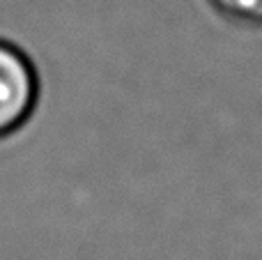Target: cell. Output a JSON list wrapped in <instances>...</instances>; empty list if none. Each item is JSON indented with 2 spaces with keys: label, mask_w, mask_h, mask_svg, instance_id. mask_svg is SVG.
<instances>
[{
  "label": "cell",
  "mask_w": 262,
  "mask_h": 260,
  "mask_svg": "<svg viewBox=\"0 0 262 260\" xmlns=\"http://www.w3.org/2000/svg\"><path fill=\"white\" fill-rule=\"evenodd\" d=\"M39 101V76L32 60L12 41L0 39V141L32 118Z\"/></svg>",
  "instance_id": "obj_1"
},
{
  "label": "cell",
  "mask_w": 262,
  "mask_h": 260,
  "mask_svg": "<svg viewBox=\"0 0 262 260\" xmlns=\"http://www.w3.org/2000/svg\"><path fill=\"white\" fill-rule=\"evenodd\" d=\"M228 18L249 26H262V0H209Z\"/></svg>",
  "instance_id": "obj_2"
}]
</instances>
